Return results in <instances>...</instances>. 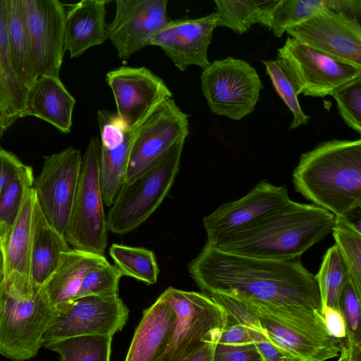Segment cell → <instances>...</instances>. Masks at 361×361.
<instances>
[{"label": "cell", "mask_w": 361, "mask_h": 361, "mask_svg": "<svg viewBox=\"0 0 361 361\" xmlns=\"http://www.w3.org/2000/svg\"><path fill=\"white\" fill-rule=\"evenodd\" d=\"M204 292L322 314L314 275L298 259L277 261L225 252L205 244L188 265Z\"/></svg>", "instance_id": "cell-1"}, {"label": "cell", "mask_w": 361, "mask_h": 361, "mask_svg": "<svg viewBox=\"0 0 361 361\" xmlns=\"http://www.w3.org/2000/svg\"><path fill=\"white\" fill-rule=\"evenodd\" d=\"M335 219L333 214L321 207L291 200L209 246L240 256L277 261L296 259L331 232Z\"/></svg>", "instance_id": "cell-2"}, {"label": "cell", "mask_w": 361, "mask_h": 361, "mask_svg": "<svg viewBox=\"0 0 361 361\" xmlns=\"http://www.w3.org/2000/svg\"><path fill=\"white\" fill-rule=\"evenodd\" d=\"M295 190L336 218L361 207V140L332 139L302 154L293 173Z\"/></svg>", "instance_id": "cell-3"}, {"label": "cell", "mask_w": 361, "mask_h": 361, "mask_svg": "<svg viewBox=\"0 0 361 361\" xmlns=\"http://www.w3.org/2000/svg\"><path fill=\"white\" fill-rule=\"evenodd\" d=\"M243 300L269 341L302 361H326L338 357L344 341L328 334L321 313Z\"/></svg>", "instance_id": "cell-4"}, {"label": "cell", "mask_w": 361, "mask_h": 361, "mask_svg": "<svg viewBox=\"0 0 361 361\" xmlns=\"http://www.w3.org/2000/svg\"><path fill=\"white\" fill-rule=\"evenodd\" d=\"M56 307L43 286L29 290L6 288L0 306V354L15 361L37 355Z\"/></svg>", "instance_id": "cell-5"}, {"label": "cell", "mask_w": 361, "mask_h": 361, "mask_svg": "<svg viewBox=\"0 0 361 361\" xmlns=\"http://www.w3.org/2000/svg\"><path fill=\"white\" fill-rule=\"evenodd\" d=\"M185 140H179L159 160L123 183L106 217L109 231L116 234L129 233L158 208L178 174Z\"/></svg>", "instance_id": "cell-6"}, {"label": "cell", "mask_w": 361, "mask_h": 361, "mask_svg": "<svg viewBox=\"0 0 361 361\" xmlns=\"http://www.w3.org/2000/svg\"><path fill=\"white\" fill-rule=\"evenodd\" d=\"M162 295L173 306L176 320L160 361H184L207 343H217L227 322L221 305L205 294L172 287Z\"/></svg>", "instance_id": "cell-7"}, {"label": "cell", "mask_w": 361, "mask_h": 361, "mask_svg": "<svg viewBox=\"0 0 361 361\" xmlns=\"http://www.w3.org/2000/svg\"><path fill=\"white\" fill-rule=\"evenodd\" d=\"M100 150L99 139L93 137L82 156L64 238L73 249L104 256L109 229L99 180Z\"/></svg>", "instance_id": "cell-8"}, {"label": "cell", "mask_w": 361, "mask_h": 361, "mask_svg": "<svg viewBox=\"0 0 361 361\" xmlns=\"http://www.w3.org/2000/svg\"><path fill=\"white\" fill-rule=\"evenodd\" d=\"M201 87L210 110L240 121L254 111L263 84L248 62L228 56L203 68Z\"/></svg>", "instance_id": "cell-9"}, {"label": "cell", "mask_w": 361, "mask_h": 361, "mask_svg": "<svg viewBox=\"0 0 361 361\" xmlns=\"http://www.w3.org/2000/svg\"><path fill=\"white\" fill-rule=\"evenodd\" d=\"M55 307V313L42 338L43 346L82 336H113L123 329L128 316V310L118 295L83 296Z\"/></svg>", "instance_id": "cell-10"}, {"label": "cell", "mask_w": 361, "mask_h": 361, "mask_svg": "<svg viewBox=\"0 0 361 361\" xmlns=\"http://www.w3.org/2000/svg\"><path fill=\"white\" fill-rule=\"evenodd\" d=\"M277 51L278 57L291 68L299 94L324 97L361 79V66L310 48L290 36Z\"/></svg>", "instance_id": "cell-11"}, {"label": "cell", "mask_w": 361, "mask_h": 361, "mask_svg": "<svg viewBox=\"0 0 361 361\" xmlns=\"http://www.w3.org/2000/svg\"><path fill=\"white\" fill-rule=\"evenodd\" d=\"M82 155L73 147L44 157L33 182L35 199L48 223L64 237L78 186Z\"/></svg>", "instance_id": "cell-12"}, {"label": "cell", "mask_w": 361, "mask_h": 361, "mask_svg": "<svg viewBox=\"0 0 361 361\" xmlns=\"http://www.w3.org/2000/svg\"><path fill=\"white\" fill-rule=\"evenodd\" d=\"M188 133V115L173 97L161 102L135 130L125 183L159 160Z\"/></svg>", "instance_id": "cell-13"}, {"label": "cell", "mask_w": 361, "mask_h": 361, "mask_svg": "<svg viewBox=\"0 0 361 361\" xmlns=\"http://www.w3.org/2000/svg\"><path fill=\"white\" fill-rule=\"evenodd\" d=\"M116 115L126 126L135 130L172 92L158 75L145 67L121 66L106 73Z\"/></svg>", "instance_id": "cell-14"}, {"label": "cell", "mask_w": 361, "mask_h": 361, "mask_svg": "<svg viewBox=\"0 0 361 361\" xmlns=\"http://www.w3.org/2000/svg\"><path fill=\"white\" fill-rule=\"evenodd\" d=\"M29 31L35 79L59 75L65 47L66 11L58 0H22Z\"/></svg>", "instance_id": "cell-15"}, {"label": "cell", "mask_w": 361, "mask_h": 361, "mask_svg": "<svg viewBox=\"0 0 361 361\" xmlns=\"http://www.w3.org/2000/svg\"><path fill=\"white\" fill-rule=\"evenodd\" d=\"M299 42L361 66L360 19L324 9L286 31Z\"/></svg>", "instance_id": "cell-16"}, {"label": "cell", "mask_w": 361, "mask_h": 361, "mask_svg": "<svg viewBox=\"0 0 361 361\" xmlns=\"http://www.w3.org/2000/svg\"><path fill=\"white\" fill-rule=\"evenodd\" d=\"M116 13L106 24V37L120 59H126L144 47L169 21L168 0H116Z\"/></svg>", "instance_id": "cell-17"}, {"label": "cell", "mask_w": 361, "mask_h": 361, "mask_svg": "<svg viewBox=\"0 0 361 361\" xmlns=\"http://www.w3.org/2000/svg\"><path fill=\"white\" fill-rule=\"evenodd\" d=\"M290 201L286 187L260 181L245 196L223 203L203 218L206 244L213 245L221 238L263 219Z\"/></svg>", "instance_id": "cell-18"}, {"label": "cell", "mask_w": 361, "mask_h": 361, "mask_svg": "<svg viewBox=\"0 0 361 361\" xmlns=\"http://www.w3.org/2000/svg\"><path fill=\"white\" fill-rule=\"evenodd\" d=\"M100 132L99 180L104 205L111 207L126 181L135 130L108 110L97 111Z\"/></svg>", "instance_id": "cell-19"}, {"label": "cell", "mask_w": 361, "mask_h": 361, "mask_svg": "<svg viewBox=\"0 0 361 361\" xmlns=\"http://www.w3.org/2000/svg\"><path fill=\"white\" fill-rule=\"evenodd\" d=\"M216 27L214 12L197 18L169 20L151 45L160 47L180 71L190 66L203 69L210 63L207 51Z\"/></svg>", "instance_id": "cell-20"}, {"label": "cell", "mask_w": 361, "mask_h": 361, "mask_svg": "<svg viewBox=\"0 0 361 361\" xmlns=\"http://www.w3.org/2000/svg\"><path fill=\"white\" fill-rule=\"evenodd\" d=\"M35 195L32 188L23 199L17 218L1 249L4 257V286L28 290L34 287L31 277L30 225Z\"/></svg>", "instance_id": "cell-21"}, {"label": "cell", "mask_w": 361, "mask_h": 361, "mask_svg": "<svg viewBox=\"0 0 361 361\" xmlns=\"http://www.w3.org/2000/svg\"><path fill=\"white\" fill-rule=\"evenodd\" d=\"M176 314L161 294L145 310L125 361H160L169 342Z\"/></svg>", "instance_id": "cell-22"}, {"label": "cell", "mask_w": 361, "mask_h": 361, "mask_svg": "<svg viewBox=\"0 0 361 361\" xmlns=\"http://www.w3.org/2000/svg\"><path fill=\"white\" fill-rule=\"evenodd\" d=\"M106 0H82L66 12L65 47L77 58L92 47L102 44L106 37Z\"/></svg>", "instance_id": "cell-23"}, {"label": "cell", "mask_w": 361, "mask_h": 361, "mask_svg": "<svg viewBox=\"0 0 361 361\" xmlns=\"http://www.w3.org/2000/svg\"><path fill=\"white\" fill-rule=\"evenodd\" d=\"M75 99L59 75H42L30 87L26 116H33L54 126L63 133L71 132Z\"/></svg>", "instance_id": "cell-24"}, {"label": "cell", "mask_w": 361, "mask_h": 361, "mask_svg": "<svg viewBox=\"0 0 361 361\" xmlns=\"http://www.w3.org/2000/svg\"><path fill=\"white\" fill-rule=\"evenodd\" d=\"M71 249L65 238L48 223L35 199L30 225L33 284L42 286L56 269L61 253Z\"/></svg>", "instance_id": "cell-25"}, {"label": "cell", "mask_w": 361, "mask_h": 361, "mask_svg": "<svg viewBox=\"0 0 361 361\" xmlns=\"http://www.w3.org/2000/svg\"><path fill=\"white\" fill-rule=\"evenodd\" d=\"M29 90L11 63L7 42L5 0H0V142L4 133L18 119L27 116Z\"/></svg>", "instance_id": "cell-26"}, {"label": "cell", "mask_w": 361, "mask_h": 361, "mask_svg": "<svg viewBox=\"0 0 361 361\" xmlns=\"http://www.w3.org/2000/svg\"><path fill=\"white\" fill-rule=\"evenodd\" d=\"M106 260L105 256L73 248L62 252L56 269L42 286L52 305L76 298L86 274Z\"/></svg>", "instance_id": "cell-27"}, {"label": "cell", "mask_w": 361, "mask_h": 361, "mask_svg": "<svg viewBox=\"0 0 361 361\" xmlns=\"http://www.w3.org/2000/svg\"><path fill=\"white\" fill-rule=\"evenodd\" d=\"M5 16L8 48L12 65L20 80L30 89L35 79L29 31L22 0H5Z\"/></svg>", "instance_id": "cell-28"}, {"label": "cell", "mask_w": 361, "mask_h": 361, "mask_svg": "<svg viewBox=\"0 0 361 361\" xmlns=\"http://www.w3.org/2000/svg\"><path fill=\"white\" fill-rule=\"evenodd\" d=\"M278 0H215L216 26L226 27L242 35L254 24L268 26Z\"/></svg>", "instance_id": "cell-29"}, {"label": "cell", "mask_w": 361, "mask_h": 361, "mask_svg": "<svg viewBox=\"0 0 361 361\" xmlns=\"http://www.w3.org/2000/svg\"><path fill=\"white\" fill-rule=\"evenodd\" d=\"M324 9L341 12V0H278L269 20L268 27L276 37Z\"/></svg>", "instance_id": "cell-30"}, {"label": "cell", "mask_w": 361, "mask_h": 361, "mask_svg": "<svg viewBox=\"0 0 361 361\" xmlns=\"http://www.w3.org/2000/svg\"><path fill=\"white\" fill-rule=\"evenodd\" d=\"M109 255L122 276H130L147 285L157 282L159 269L153 251L114 243L109 249Z\"/></svg>", "instance_id": "cell-31"}, {"label": "cell", "mask_w": 361, "mask_h": 361, "mask_svg": "<svg viewBox=\"0 0 361 361\" xmlns=\"http://www.w3.org/2000/svg\"><path fill=\"white\" fill-rule=\"evenodd\" d=\"M314 277L320 296L321 312L326 307L339 309L340 297L348 279V273L336 245L326 250Z\"/></svg>", "instance_id": "cell-32"}, {"label": "cell", "mask_w": 361, "mask_h": 361, "mask_svg": "<svg viewBox=\"0 0 361 361\" xmlns=\"http://www.w3.org/2000/svg\"><path fill=\"white\" fill-rule=\"evenodd\" d=\"M112 336L88 335L49 343L44 347L59 355L60 361H110Z\"/></svg>", "instance_id": "cell-33"}, {"label": "cell", "mask_w": 361, "mask_h": 361, "mask_svg": "<svg viewBox=\"0 0 361 361\" xmlns=\"http://www.w3.org/2000/svg\"><path fill=\"white\" fill-rule=\"evenodd\" d=\"M262 61L276 92L293 114V120L288 130L307 125L310 116L306 115L301 109L298 99L300 94L299 86L287 62L279 57L274 60Z\"/></svg>", "instance_id": "cell-34"}, {"label": "cell", "mask_w": 361, "mask_h": 361, "mask_svg": "<svg viewBox=\"0 0 361 361\" xmlns=\"http://www.w3.org/2000/svg\"><path fill=\"white\" fill-rule=\"evenodd\" d=\"M331 233L347 267L349 279L361 295V231L345 218L336 217Z\"/></svg>", "instance_id": "cell-35"}, {"label": "cell", "mask_w": 361, "mask_h": 361, "mask_svg": "<svg viewBox=\"0 0 361 361\" xmlns=\"http://www.w3.org/2000/svg\"><path fill=\"white\" fill-rule=\"evenodd\" d=\"M34 179L32 169L27 166L0 198V248L9 235L25 193L32 188Z\"/></svg>", "instance_id": "cell-36"}, {"label": "cell", "mask_w": 361, "mask_h": 361, "mask_svg": "<svg viewBox=\"0 0 361 361\" xmlns=\"http://www.w3.org/2000/svg\"><path fill=\"white\" fill-rule=\"evenodd\" d=\"M121 276L116 267L106 260L86 274L76 298L88 295H117Z\"/></svg>", "instance_id": "cell-37"}, {"label": "cell", "mask_w": 361, "mask_h": 361, "mask_svg": "<svg viewBox=\"0 0 361 361\" xmlns=\"http://www.w3.org/2000/svg\"><path fill=\"white\" fill-rule=\"evenodd\" d=\"M332 96L345 123L352 130L361 133V79L340 88Z\"/></svg>", "instance_id": "cell-38"}, {"label": "cell", "mask_w": 361, "mask_h": 361, "mask_svg": "<svg viewBox=\"0 0 361 361\" xmlns=\"http://www.w3.org/2000/svg\"><path fill=\"white\" fill-rule=\"evenodd\" d=\"M360 298L348 276L340 297L339 310L346 322L345 341L357 345H361Z\"/></svg>", "instance_id": "cell-39"}, {"label": "cell", "mask_w": 361, "mask_h": 361, "mask_svg": "<svg viewBox=\"0 0 361 361\" xmlns=\"http://www.w3.org/2000/svg\"><path fill=\"white\" fill-rule=\"evenodd\" d=\"M265 340L269 339L262 332L234 322L227 317L226 326L221 333L217 343L228 345H246Z\"/></svg>", "instance_id": "cell-40"}, {"label": "cell", "mask_w": 361, "mask_h": 361, "mask_svg": "<svg viewBox=\"0 0 361 361\" xmlns=\"http://www.w3.org/2000/svg\"><path fill=\"white\" fill-rule=\"evenodd\" d=\"M212 361H262L255 343L228 345L216 343Z\"/></svg>", "instance_id": "cell-41"}, {"label": "cell", "mask_w": 361, "mask_h": 361, "mask_svg": "<svg viewBox=\"0 0 361 361\" xmlns=\"http://www.w3.org/2000/svg\"><path fill=\"white\" fill-rule=\"evenodd\" d=\"M27 166L14 154L0 146V198Z\"/></svg>", "instance_id": "cell-42"}, {"label": "cell", "mask_w": 361, "mask_h": 361, "mask_svg": "<svg viewBox=\"0 0 361 361\" xmlns=\"http://www.w3.org/2000/svg\"><path fill=\"white\" fill-rule=\"evenodd\" d=\"M322 315L328 334L334 338L345 341L347 336V326L341 310L326 307L322 310Z\"/></svg>", "instance_id": "cell-43"}, {"label": "cell", "mask_w": 361, "mask_h": 361, "mask_svg": "<svg viewBox=\"0 0 361 361\" xmlns=\"http://www.w3.org/2000/svg\"><path fill=\"white\" fill-rule=\"evenodd\" d=\"M255 345L262 361H302L299 357L269 340L255 343Z\"/></svg>", "instance_id": "cell-44"}, {"label": "cell", "mask_w": 361, "mask_h": 361, "mask_svg": "<svg viewBox=\"0 0 361 361\" xmlns=\"http://www.w3.org/2000/svg\"><path fill=\"white\" fill-rule=\"evenodd\" d=\"M215 342L207 343L197 353L184 361H212V355Z\"/></svg>", "instance_id": "cell-45"}, {"label": "cell", "mask_w": 361, "mask_h": 361, "mask_svg": "<svg viewBox=\"0 0 361 361\" xmlns=\"http://www.w3.org/2000/svg\"><path fill=\"white\" fill-rule=\"evenodd\" d=\"M355 345V343L345 340L341 345L338 359L336 361H353Z\"/></svg>", "instance_id": "cell-46"}, {"label": "cell", "mask_w": 361, "mask_h": 361, "mask_svg": "<svg viewBox=\"0 0 361 361\" xmlns=\"http://www.w3.org/2000/svg\"><path fill=\"white\" fill-rule=\"evenodd\" d=\"M4 257L1 249L0 248V306L1 302L2 293L4 289Z\"/></svg>", "instance_id": "cell-47"}, {"label": "cell", "mask_w": 361, "mask_h": 361, "mask_svg": "<svg viewBox=\"0 0 361 361\" xmlns=\"http://www.w3.org/2000/svg\"><path fill=\"white\" fill-rule=\"evenodd\" d=\"M353 361H361V345H355Z\"/></svg>", "instance_id": "cell-48"}]
</instances>
